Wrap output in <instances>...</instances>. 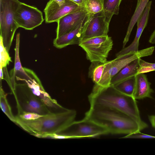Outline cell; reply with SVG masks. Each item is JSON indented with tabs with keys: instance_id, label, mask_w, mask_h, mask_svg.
Returning a JSON list of instances; mask_svg holds the SVG:
<instances>
[{
	"instance_id": "cell-1",
	"label": "cell",
	"mask_w": 155,
	"mask_h": 155,
	"mask_svg": "<svg viewBox=\"0 0 155 155\" xmlns=\"http://www.w3.org/2000/svg\"><path fill=\"white\" fill-rule=\"evenodd\" d=\"M90 104L110 107L123 113L134 120L140 131L148 127L141 119L136 100L123 94L113 86L101 88H93L88 96Z\"/></svg>"
},
{
	"instance_id": "cell-2",
	"label": "cell",
	"mask_w": 155,
	"mask_h": 155,
	"mask_svg": "<svg viewBox=\"0 0 155 155\" xmlns=\"http://www.w3.org/2000/svg\"><path fill=\"white\" fill-rule=\"evenodd\" d=\"M76 111L65 108L42 116L33 120H25L16 116V123L30 134L39 138L62 133L75 120Z\"/></svg>"
},
{
	"instance_id": "cell-3",
	"label": "cell",
	"mask_w": 155,
	"mask_h": 155,
	"mask_svg": "<svg viewBox=\"0 0 155 155\" xmlns=\"http://www.w3.org/2000/svg\"><path fill=\"white\" fill-rule=\"evenodd\" d=\"M84 117L104 127L111 134L127 135L141 131L134 120L121 112L108 107L90 104Z\"/></svg>"
},
{
	"instance_id": "cell-4",
	"label": "cell",
	"mask_w": 155,
	"mask_h": 155,
	"mask_svg": "<svg viewBox=\"0 0 155 155\" xmlns=\"http://www.w3.org/2000/svg\"><path fill=\"white\" fill-rule=\"evenodd\" d=\"M23 82L18 83L16 81L15 89L11 92L15 99L17 114L26 112L44 115L51 112L48 107L33 93L27 84Z\"/></svg>"
},
{
	"instance_id": "cell-5",
	"label": "cell",
	"mask_w": 155,
	"mask_h": 155,
	"mask_svg": "<svg viewBox=\"0 0 155 155\" xmlns=\"http://www.w3.org/2000/svg\"><path fill=\"white\" fill-rule=\"evenodd\" d=\"M20 2L18 0H0V37L8 52L18 28L14 20V15Z\"/></svg>"
},
{
	"instance_id": "cell-6",
	"label": "cell",
	"mask_w": 155,
	"mask_h": 155,
	"mask_svg": "<svg viewBox=\"0 0 155 155\" xmlns=\"http://www.w3.org/2000/svg\"><path fill=\"white\" fill-rule=\"evenodd\" d=\"M78 45L85 51L87 59L91 62L99 61L104 63L112 49L113 41L107 35L88 38Z\"/></svg>"
},
{
	"instance_id": "cell-7",
	"label": "cell",
	"mask_w": 155,
	"mask_h": 155,
	"mask_svg": "<svg viewBox=\"0 0 155 155\" xmlns=\"http://www.w3.org/2000/svg\"><path fill=\"white\" fill-rule=\"evenodd\" d=\"M109 134L104 127L85 117L74 121L62 133L68 139L95 137Z\"/></svg>"
},
{
	"instance_id": "cell-8",
	"label": "cell",
	"mask_w": 155,
	"mask_h": 155,
	"mask_svg": "<svg viewBox=\"0 0 155 155\" xmlns=\"http://www.w3.org/2000/svg\"><path fill=\"white\" fill-rule=\"evenodd\" d=\"M14 20L18 28L32 30L44 21L43 13L36 7L21 2L15 14Z\"/></svg>"
},
{
	"instance_id": "cell-9",
	"label": "cell",
	"mask_w": 155,
	"mask_h": 155,
	"mask_svg": "<svg viewBox=\"0 0 155 155\" xmlns=\"http://www.w3.org/2000/svg\"><path fill=\"white\" fill-rule=\"evenodd\" d=\"M88 14L86 9L81 5L75 11L60 18L57 22L56 38L68 33L77 28L86 19Z\"/></svg>"
},
{
	"instance_id": "cell-10",
	"label": "cell",
	"mask_w": 155,
	"mask_h": 155,
	"mask_svg": "<svg viewBox=\"0 0 155 155\" xmlns=\"http://www.w3.org/2000/svg\"><path fill=\"white\" fill-rule=\"evenodd\" d=\"M80 5L69 0H65L64 4L60 5L53 0H49L44 10L45 23L57 22L62 17L76 10Z\"/></svg>"
},
{
	"instance_id": "cell-11",
	"label": "cell",
	"mask_w": 155,
	"mask_h": 155,
	"mask_svg": "<svg viewBox=\"0 0 155 155\" xmlns=\"http://www.w3.org/2000/svg\"><path fill=\"white\" fill-rule=\"evenodd\" d=\"M87 19V25L82 41L93 37L108 35L110 23L107 21L103 11L94 15H88Z\"/></svg>"
},
{
	"instance_id": "cell-12",
	"label": "cell",
	"mask_w": 155,
	"mask_h": 155,
	"mask_svg": "<svg viewBox=\"0 0 155 155\" xmlns=\"http://www.w3.org/2000/svg\"><path fill=\"white\" fill-rule=\"evenodd\" d=\"M20 34L18 33L16 36L15 50V58L14 68L10 71L9 82L8 85L11 92L14 90L16 81H23L31 80V78L27 74L22 66L19 56Z\"/></svg>"
},
{
	"instance_id": "cell-13",
	"label": "cell",
	"mask_w": 155,
	"mask_h": 155,
	"mask_svg": "<svg viewBox=\"0 0 155 155\" xmlns=\"http://www.w3.org/2000/svg\"><path fill=\"white\" fill-rule=\"evenodd\" d=\"M28 74L31 78V80L24 81L30 87L33 93L37 96L48 107L61 109L63 107L58 104L56 101L52 99L46 92L40 79L32 70L30 71Z\"/></svg>"
},
{
	"instance_id": "cell-14",
	"label": "cell",
	"mask_w": 155,
	"mask_h": 155,
	"mask_svg": "<svg viewBox=\"0 0 155 155\" xmlns=\"http://www.w3.org/2000/svg\"><path fill=\"white\" fill-rule=\"evenodd\" d=\"M87 18L84 22L74 30L56 38L53 42L54 46L57 48L61 49L70 45L80 44L82 41L84 33L87 25Z\"/></svg>"
},
{
	"instance_id": "cell-15",
	"label": "cell",
	"mask_w": 155,
	"mask_h": 155,
	"mask_svg": "<svg viewBox=\"0 0 155 155\" xmlns=\"http://www.w3.org/2000/svg\"><path fill=\"white\" fill-rule=\"evenodd\" d=\"M152 1L147 2L142 14L137 21V29L135 37L131 43L122 49L124 54H135L138 50L139 41L143 30L146 27L148 20Z\"/></svg>"
},
{
	"instance_id": "cell-16",
	"label": "cell",
	"mask_w": 155,
	"mask_h": 155,
	"mask_svg": "<svg viewBox=\"0 0 155 155\" xmlns=\"http://www.w3.org/2000/svg\"><path fill=\"white\" fill-rule=\"evenodd\" d=\"M151 84L144 73L138 74L135 76L134 89L132 97L136 100L146 98H152L153 90L151 88Z\"/></svg>"
},
{
	"instance_id": "cell-17",
	"label": "cell",
	"mask_w": 155,
	"mask_h": 155,
	"mask_svg": "<svg viewBox=\"0 0 155 155\" xmlns=\"http://www.w3.org/2000/svg\"><path fill=\"white\" fill-rule=\"evenodd\" d=\"M139 58L132 61L113 77L111 81L110 86H113L129 78L134 76L138 74L140 67Z\"/></svg>"
},
{
	"instance_id": "cell-18",
	"label": "cell",
	"mask_w": 155,
	"mask_h": 155,
	"mask_svg": "<svg viewBox=\"0 0 155 155\" xmlns=\"http://www.w3.org/2000/svg\"><path fill=\"white\" fill-rule=\"evenodd\" d=\"M149 0H141L137 3L136 8L132 16L127 29L125 36L123 41V48H124L129 41L130 37L135 23L142 14Z\"/></svg>"
},
{
	"instance_id": "cell-19",
	"label": "cell",
	"mask_w": 155,
	"mask_h": 155,
	"mask_svg": "<svg viewBox=\"0 0 155 155\" xmlns=\"http://www.w3.org/2000/svg\"><path fill=\"white\" fill-rule=\"evenodd\" d=\"M122 0H104L103 11L107 21L109 23L113 15L118 14Z\"/></svg>"
},
{
	"instance_id": "cell-20",
	"label": "cell",
	"mask_w": 155,
	"mask_h": 155,
	"mask_svg": "<svg viewBox=\"0 0 155 155\" xmlns=\"http://www.w3.org/2000/svg\"><path fill=\"white\" fill-rule=\"evenodd\" d=\"M112 65V60L107 61L105 62L104 68L101 79L97 84H94L93 88H101L110 86Z\"/></svg>"
},
{
	"instance_id": "cell-21",
	"label": "cell",
	"mask_w": 155,
	"mask_h": 155,
	"mask_svg": "<svg viewBox=\"0 0 155 155\" xmlns=\"http://www.w3.org/2000/svg\"><path fill=\"white\" fill-rule=\"evenodd\" d=\"M104 63L99 61L91 62L89 68L88 76L94 84H97L101 79L104 68Z\"/></svg>"
},
{
	"instance_id": "cell-22",
	"label": "cell",
	"mask_w": 155,
	"mask_h": 155,
	"mask_svg": "<svg viewBox=\"0 0 155 155\" xmlns=\"http://www.w3.org/2000/svg\"><path fill=\"white\" fill-rule=\"evenodd\" d=\"M135 76L129 78L112 86L121 93L132 97Z\"/></svg>"
},
{
	"instance_id": "cell-23",
	"label": "cell",
	"mask_w": 155,
	"mask_h": 155,
	"mask_svg": "<svg viewBox=\"0 0 155 155\" xmlns=\"http://www.w3.org/2000/svg\"><path fill=\"white\" fill-rule=\"evenodd\" d=\"M7 94L3 89L2 84L0 86V106L2 110L12 122L16 123V118L13 115L11 107L7 98Z\"/></svg>"
},
{
	"instance_id": "cell-24",
	"label": "cell",
	"mask_w": 155,
	"mask_h": 155,
	"mask_svg": "<svg viewBox=\"0 0 155 155\" xmlns=\"http://www.w3.org/2000/svg\"><path fill=\"white\" fill-rule=\"evenodd\" d=\"M104 0H83L81 5L85 8L88 15L98 13L103 10Z\"/></svg>"
},
{
	"instance_id": "cell-25",
	"label": "cell",
	"mask_w": 155,
	"mask_h": 155,
	"mask_svg": "<svg viewBox=\"0 0 155 155\" xmlns=\"http://www.w3.org/2000/svg\"><path fill=\"white\" fill-rule=\"evenodd\" d=\"M0 68H3L6 67L10 62H12L11 58L8 52L4 47L2 39L0 37Z\"/></svg>"
},
{
	"instance_id": "cell-26",
	"label": "cell",
	"mask_w": 155,
	"mask_h": 155,
	"mask_svg": "<svg viewBox=\"0 0 155 155\" xmlns=\"http://www.w3.org/2000/svg\"><path fill=\"white\" fill-rule=\"evenodd\" d=\"M140 67L138 74L146 73L155 71V63L146 62L141 59H139Z\"/></svg>"
},
{
	"instance_id": "cell-27",
	"label": "cell",
	"mask_w": 155,
	"mask_h": 155,
	"mask_svg": "<svg viewBox=\"0 0 155 155\" xmlns=\"http://www.w3.org/2000/svg\"><path fill=\"white\" fill-rule=\"evenodd\" d=\"M42 115L35 113L23 112L16 116L19 117L25 120H33L37 119Z\"/></svg>"
},
{
	"instance_id": "cell-28",
	"label": "cell",
	"mask_w": 155,
	"mask_h": 155,
	"mask_svg": "<svg viewBox=\"0 0 155 155\" xmlns=\"http://www.w3.org/2000/svg\"><path fill=\"white\" fill-rule=\"evenodd\" d=\"M125 138H138V139H155V136L140 132H137L130 135H126L124 137Z\"/></svg>"
},
{
	"instance_id": "cell-29",
	"label": "cell",
	"mask_w": 155,
	"mask_h": 155,
	"mask_svg": "<svg viewBox=\"0 0 155 155\" xmlns=\"http://www.w3.org/2000/svg\"><path fill=\"white\" fill-rule=\"evenodd\" d=\"M148 119L152 126L155 129V115L149 116Z\"/></svg>"
},
{
	"instance_id": "cell-30",
	"label": "cell",
	"mask_w": 155,
	"mask_h": 155,
	"mask_svg": "<svg viewBox=\"0 0 155 155\" xmlns=\"http://www.w3.org/2000/svg\"><path fill=\"white\" fill-rule=\"evenodd\" d=\"M149 42L151 44H155V29L151 34L149 38Z\"/></svg>"
},
{
	"instance_id": "cell-31",
	"label": "cell",
	"mask_w": 155,
	"mask_h": 155,
	"mask_svg": "<svg viewBox=\"0 0 155 155\" xmlns=\"http://www.w3.org/2000/svg\"><path fill=\"white\" fill-rule=\"evenodd\" d=\"M71 1L76 3L78 4L79 5H81L82 4L83 0H69Z\"/></svg>"
},
{
	"instance_id": "cell-32",
	"label": "cell",
	"mask_w": 155,
	"mask_h": 155,
	"mask_svg": "<svg viewBox=\"0 0 155 155\" xmlns=\"http://www.w3.org/2000/svg\"><path fill=\"white\" fill-rule=\"evenodd\" d=\"M57 2L60 5H63L65 2V0H53Z\"/></svg>"
},
{
	"instance_id": "cell-33",
	"label": "cell",
	"mask_w": 155,
	"mask_h": 155,
	"mask_svg": "<svg viewBox=\"0 0 155 155\" xmlns=\"http://www.w3.org/2000/svg\"><path fill=\"white\" fill-rule=\"evenodd\" d=\"M141 0H137V3H139L140 1H141Z\"/></svg>"
}]
</instances>
